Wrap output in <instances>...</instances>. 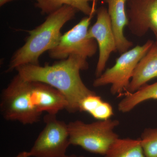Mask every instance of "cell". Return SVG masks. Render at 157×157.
<instances>
[{
    "instance_id": "obj_13",
    "label": "cell",
    "mask_w": 157,
    "mask_h": 157,
    "mask_svg": "<svg viewBox=\"0 0 157 157\" xmlns=\"http://www.w3.org/2000/svg\"><path fill=\"white\" fill-rule=\"evenodd\" d=\"M157 100V82L147 84L133 93H126L124 98L118 104L120 112L126 113L144 102Z\"/></svg>"
},
{
    "instance_id": "obj_8",
    "label": "cell",
    "mask_w": 157,
    "mask_h": 157,
    "mask_svg": "<svg viewBox=\"0 0 157 157\" xmlns=\"http://www.w3.org/2000/svg\"><path fill=\"white\" fill-rule=\"evenodd\" d=\"M96 14L97 20L89 28L88 36L98 43L99 58L95 70V76L98 78L104 72L111 54L117 52V49L115 35L107 9L101 6L97 9Z\"/></svg>"
},
{
    "instance_id": "obj_9",
    "label": "cell",
    "mask_w": 157,
    "mask_h": 157,
    "mask_svg": "<svg viewBox=\"0 0 157 157\" xmlns=\"http://www.w3.org/2000/svg\"><path fill=\"white\" fill-rule=\"evenodd\" d=\"M127 12L132 34L141 37L151 30L157 39V0H128Z\"/></svg>"
},
{
    "instance_id": "obj_2",
    "label": "cell",
    "mask_w": 157,
    "mask_h": 157,
    "mask_svg": "<svg viewBox=\"0 0 157 157\" xmlns=\"http://www.w3.org/2000/svg\"><path fill=\"white\" fill-rule=\"evenodd\" d=\"M86 59L72 55L52 65L26 64L15 70L25 80L42 82L58 90L67 100V111L75 113L79 111L80 103L85 97L96 94L85 85L80 76V71L89 68Z\"/></svg>"
},
{
    "instance_id": "obj_16",
    "label": "cell",
    "mask_w": 157,
    "mask_h": 157,
    "mask_svg": "<svg viewBox=\"0 0 157 157\" xmlns=\"http://www.w3.org/2000/svg\"><path fill=\"white\" fill-rule=\"evenodd\" d=\"M140 139L146 157H157V128H145Z\"/></svg>"
},
{
    "instance_id": "obj_18",
    "label": "cell",
    "mask_w": 157,
    "mask_h": 157,
    "mask_svg": "<svg viewBox=\"0 0 157 157\" xmlns=\"http://www.w3.org/2000/svg\"><path fill=\"white\" fill-rule=\"evenodd\" d=\"M13 1L14 0H0V6H2L3 5H5L6 3Z\"/></svg>"
},
{
    "instance_id": "obj_12",
    "label": "cell",
    "mask_w": 157,
    "mask_h": 157,
    "mask_svg": "<svg viewBox=\"0 0 157 157\" xmlns=\"http://www.w3.org/2000/svg\"><path fill=\"white\" fill-rule=\"evenodd\" d=\"M35 6L41 13L48 15L60 9L63 6L73 7L87 16L94 17L96 14V4L99 0H34Z\"/></svg>"
},
{
    "instance_id": "obj_10",
    "label": "cell",
    "mask_w": 157,
    "mask_h": 157,
    "mask_svg": "<svg viewBox=\"0 0 157 157\" xmlns=\"http://www.w3.org/2000/svg\"><path fill=\"white\" fill-rule=\"evenodd\" d=\"M128 0H103L108 6L109 14L113 29L115 35L117 49L122 54L131 49L133 42L125 36L124 30L129 23L127 12Z\"/></svg>"
},
{
    "instance_id": "obj_17",
    "label": "cell",
    "mask_w": 157,
    "mask_h": 157,
    "mask_svg": "<svg viewBox=\"0 0 157 157\" xmlns=\"http://www.w3.org/2000/svg\"><path fill=\"white\" fill-rule=\"evenodd\" d=\"M15 157H31L29 151H24L20 153Z\"/></svg>"
},
{
    "instance_id": "obj_11",
    "label": "cell",
    "mask_w": 157,
    "mask_h": 157,
    "mask_svg": "<svg viewBox=\"0 0 157 157\" xmlns=\"http://www.w3.org/2000/svg\"><path fill=\"white\" fill-rule=\"evenodd\" d=\"M157 77V41L141 58L135 68L126 90V93H133Z\"/></svg>"
},
{
    "instance_id": "obj_1",
    "label": "cell",
    "mask_w": 157,
    "mask_h": 157,
    "mask_svg": "<svg viewBox=\"0 0 157 157\" xmlns=\"http://www.w3.org/2000/svg\"><path fill=\"white\" fill-rule=\"evenodd\" d=\"M67 107V100L58 90L42 82L25 80L18 74L1 95L0 108L5 119L25 125L38 122L43 112L56 114Z\"/></svg>"
},
{
    "instance_id": "obj_3",
    "label": "cell",
    "mask_w": 157,
    "mask_h": 157,
    "mask_svg": "<svg viewBox=\"0 0 157 157\" xmlns=\"http://www.w3.org/2000/svg\"><path fill=\"white\" fill-rule=\"evenodd\" d=\"M77 12L73 7L63 6L48 14L42 24L29 31L25 43L13 54L7 72L13 71L22 65H39L40 56L57 45L62 36V28L75 17Z\"/></svg>"
},
{
    "instance_id": "obj_7",
    "label": "cell",
    "mask_w": 157,
    "mask_h": 157,
    "mask_svg": "<svg viewBox=\"0 0 157 157\" xmlns=\"http://www.w3.org/2000/svg\"><path fill=\"white\" fill-rule=\"evenodd\" d=\"M56 114L44 117L45 128L29 151L30 157H64L70 145L68 124L57 119Z\"/></svg>"
},
{
    "instance_id": "obj_4",
    "label": "cell",
    "mask_w": 157,
    "mask_h": 157,
    "mask_svg": "<svg viewBox=\"0 0 157 157\" xmlns=\"http://www.w3.org/2000/svg\"><path fill=\"white\" fill-rule=\"evenodd\" d=\"M119 124V121L111 118L89 124L78 120L70 122L68 124L70 145L104 156L119 137L114 131Z\"/></svg>"
},
{
    "instance_id": "obj_6",
    "label": "cell",
    "mask_w": 157,
    "mask_h": 157,
    "mask_svg": "<svg viewBox=\"0 0 157 157\" xmlns=\"http://www.w3.org/2000/svg\"><path fill=\"white\" fill-rule=\"evenodd\" d=\"M93 17L86 16L62 35L57 45L48 51L49 56L61 60L72 55L86 59L94 56L98 51V43L88 36L89 26Z\"/></svg>"
},
{
    "instance_id": "obj_19",
    "label": "cell",
    "mask_w": 157,
    "mask_h": 157,
    "mask_svg": "<svg viewBox=\"0 0 157 157\" xmlns=\"http://www.w3.org/2000/svg\"><path fill=\"white\" fill-rule=\"evenodd\" d=\"M64 157H84L83 156H77L76 155H66V156H65Z\"/></svg>"
},
{
    "instance_id": "obj_15",
    "label": "cell",
    "mask_w": 157,
    "mask_h": 157,
    "mask_svg": "<svg viewBox=\"0 0 157 157\" xmlns=\"http://www.w3.org/2000/svg\"><path fill=\"white\" fill-rule=\"evenodd\" d=\"M104 157H146L140 138H120L109 147Z\"/></svg>"
},
{
    "instance_id": "obj_5",
    "label": "cell",
    "mask_w": 157,
    "mask_h": 157,
    "mask_svg": "<svg viewBox=\"0 0 157 157\" xmlns=\"http://www.w3.org/2000/svg\"><path fill=\"white\" fill-rule=\"evenodd\" d=\"M148 40L144 45H137L122 53L115 64L107 69L93 82L95 87L111 85L110 92L113 95L126 91L137 64L153 44Z\"/></svg>"
},
{
    "instance_id": "obj_14",
    "label": "cell",
    "mask_w": 157,
    "mask_h": 157,
    "mask_svg": "<svg viewBox=\"0 0 157 157\" xmlns=\"http://www.w3.org/2000/svg\"><path fill=\"white\" fill-rule=\"evenodd\" d=\"M79 111L87 112L98 121L107 120L114 114L111 104L97 94L86 96L81 101Z\"/></svg>"
}]
</instances>
